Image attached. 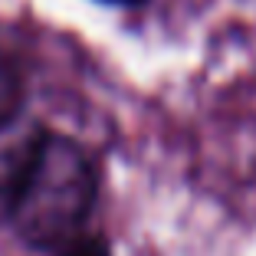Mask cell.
Masks as SVG:
<instances>
[{"label":"cell","mask_w":256,"mask_h":256,"mask_svg":"<svg viewBox=\"0 0 256 256\" xmlns=\"http://www.w3.org/2000/svg\"><path fill=\"white\" fill-rule=\"evenodd\" d=\"M98 194L89 151L72 138L46 135L14 207V230L30 246H62L79 234Z\"/></svg>","instance_id":"obj_1"},{"label":"cell","mask_w":256,"mask_h":256,"mask_svg":"<svg viewBox=\"0 0 256 256\" xmlns=\"http://www.w3.org/2000/svg\"><path fill=\"white\" fill-rule=\"evenodd\" d=\"M46 132L33 118H16L0 125V224L14 217V207L20 200V190L30 178L36 154L46 142Z\"/></svg>","instance_id":"obj_2"},{"label":"cell","mask_w":256,"mask_h":256,"mask_svg":"<svg viewBox=\"0 0 256 256\" xmlns=\"http://www.w3.org/2000/svg\"><path fill=\"white\" fill-rule=\"evenodd\" d=\"M20 115V76L7 56H0V125Z\"/></svg>","instance_id":"obj_3"},{"label":"cell","mask_w":256,"mask_h":256,"mask_svg":"<svg viewBox=\"0 0 256 256\" xmlns=\"http://www.w3.org/2000/svg\"><path fill=\"white\" fill-rule=\"evenodd\" d=\"M56 256H112L108 243L96 234H76L72 240H66Z\"/></svg>","instance_id":"obj_4"},{"label":"cell","mask_w":256,"mask_h":256,"mask_svg":"<svg viewBox=\"0 0 256 256\" xmlns=\"http://www.w3.org/2000/svg\"><path fill=\"white\" fill-rule=\"evenodd\" d=\"M108 4H128L132 7V4H144V0H108Z\"/></svg>","instance_id":"obj_5"}]
</instances>
